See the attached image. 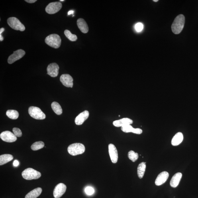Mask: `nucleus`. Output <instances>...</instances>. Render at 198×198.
Listing matches in <instances>:
<instances>
[{"label":"nucleus","instance_id":"nucleus-1","mask_svg":"<svg viewBox=\"0 0 198 198\" xmlns=\"http://www.w3.org/2000/svg\"><path fill=\"white\" fill-rule=\"evenodd\" d=\"M185 23V16L182 15L177 16L171 26L172 31L175 34H180L183 29Z\"/></svg>","mask_w":198,"mask_h":198},{"label":"nucleus","instance_id":"nucleus-2","mask_svg":"<svg viewBox=\"0 0 198 198\" xmlns=\"http://www.w3.org/2000/svg\"><path fill=\"white\" fill-rule=\"evenodd\" d=\"M45 42L49 46L54 48H58L61 46V40L58 35L52 34L47 37Z\"/></svg>","mask_w":198,"mask_h":198},{"label":"nucleus","instance_id":"nucleus-3","mask_svg":"<svg viewBox=\"0 0 198 198\" xmlns=\"http://www.w3.org/2000/svg\"><path fill=\"white\" fill-rule=\"evenodd\" d=\"M85 151L84 145L81 143H74L71 144L68 148V151L72 156H76L83 154Z\"/></svg>","mask_w":198,"mask_h":198},{"label":"nucleus","instance_id":"nucleus-4","mask_svg":"<svg viewBox=\"0 0 198 198\" xmlns=\"http://www.w3.org/2000/svg\"><path fill=\"white\" fill-rule=\"evenodd\" d=\"M22 177L26 180L38 179L41 176L39 172L34 169L29 168L24 170L22 173Z\"/></svg>","mask_w":198,"mask_h":198},{"label":"nucleus","instance_id":"nucleus-5","mask_svg":"<svg viewBox=\"0 0 198 198\" xmlns=\"http://www.w3.org/2000/svg\"><path fill=\"white\" fill-rule=\"evenodd\" d=\"M8 25L14 30L24 31L25 30V26L19 20L15 17H10L7 20Z\"/></svg>","mask_w":198,"mask_h":198},{"label":"nucleus","instance_id":"nucleus-6","mask_svg":"<svg viewBox=\"0 0 198 198\" xmlns=\"http://www.w3.org/2000/svg\"><path fill=\"white\" fill-rule=\"evenodd\" d=\"M28 112L31 117L37 120H44L46 116L39 108L35 107H30L28 109Z\"/></svg>","mask_w":198,"mask_h":198},{"label":"nucleus","instance_id":"nucleus-7","mask_svg":"<svg viewBox=\"0 0 198 198\" xmlns=\"http://www.w3.org/2000/svg\"><path fill=\"white\" fill-rule=\"evenodd\" d=\"M62 7V4L60 2H55L50 3L47 6L45 11L48 14H54L58 13Z\"/></svg>","mask_w":198,"mask_h":198},{"label":"nucleus","instance_id":"nucleus-8","mask_svg":"<svg viewBox=\"0 0 198 198\" xmlns=\"http://www.w3.org/2000/svg\"><path fill=\"white\" fill-rule=\"evenodd\" d=\"M25 54V51L22 49H19L15 51L13 54L8 58L7 62L9 64H13L15 61L21 58Z\"/></svg>","mask_w":198,"mask_h":198},{"label":"nucleus","instance_id":"nucleus-9","mask_svg":"<svg viewBox=\"0 0 198 198\" xmlns=\"http://www.w3.org/2000/svg\"><path fill=\"white\" fill-rule=\"evenodd\" d=\"M0 137L4 141L7 142H13L17 140L15 135L8 131L2 132L0 135Z\"/></svg>","mask_w":198,"mask_h":198},{"label":"nucleus","instance_id":"nucleus-10","mask_svg":"<svg viewBox=\"0 0 198 198\" xmlns=\"http://www.w3.org/2000/svg\"><path fill=\"white\" fill-rule=\"evenodd\" d=\"M67 186L63 183H59L55 187L53 191L54 197L55 198H60L64 194L66 191Z\"/></svg>","mask_w":198,"mask_h":198},{"label":"nucleus","instance_id":"nucleus-11","mask_svg":"<svg viewBox=\"0 0 198 198\" xmlns=\"http://www.w3.org/2000/svg\"><path fill=\"white\" fill-rule=\"evenodd\" d=\"M108 149L112 162L115 164L117 163L118 159V154L117 149L113 144H111L108 145Z\"/></svg>","mask_w":198,"mask_h":198},{"label":"nucleus","instance_id":"nucleus-12","mask_svg":"<svg viewBox=\"0 0 198 198\" xmlns=\"http://www.w3.org/2000/svg\"><path fill=\"white\" fill-rule=\"evenodd\" d=\"M59 67L56 63H51L47 68V74L52 77H56L58 76Z\"/></svg>","mask_w":198,"mask_h":198},{"label":"nucleus","instance_id":"nucleus-13","mask_svg":"<svg viewBox=\"0 0 198 198\" xmlns=\"http://www.w3.org/2000/svg\"><path fill=\"white\" fill-rule=\"evenodd\" d=\"M60 80L62 85L67 87L72 88L73 86V79L69 74H63L60 77Z\"/></svg>","mask_w":198,"mask_h":198},{"label":"nucleus","instance_id":"nucleus-14","mask_svg":"<svg viewBox=\"0 0 198 198\" xmlns=\"http://www.w3.org/2000/svg\"><path fill=\"white\" fill-rule=\"evenodd\" d=\"M89 116V112L87 111H85L77 116L75 119V123L77 125H81L83 123Z\"/></svg>","mask_w":198,"mask_h":198},{"label":"nucleus","instance_id":"nucleus-15","mask_svg":"<svg viewBox=\"0 0 198 198\" xmlns=\"http://www.w3.org/2000/svg\"><path fill=\"white\" fill-rule=\"evenodd\" d=\"M169 176V173L166 171H163L160 173L155 180V183L157 186L163 184L167 181Z\"/></svg>","mask_w":198,"mask_h":198},{"label":"nucleus","instance_id":"nucleus-16","mask_svg":"<svg viewBox=\"0 0 198 198\" xmlns=\"http://www.w3.org/2000/svg\"><path fill=\"white\" fill-rule=\"evenodd\" d=\"M132 123V120L128 118H124L119 120H115L113 122V125L116 127H122V126L131 125Z\"/></svg>","mask_w":198,"mask_h":198},{"label":"nucleus","instance_id":"nucleus-17","mask_svg":"<svg viewBox=\"0 0 198 198\" xmlns=\"http://www.w3.org/2000/svg\"><path fill=\"white\" fill-rule=\"evenodd\" d=\"M121 130L122 131L126 133L132 132V133L140 134L142 133V130L139 128H134L130 125H128L121 127Z\"/></svg>","mask_w":198,"mask_h":198},{"label":"nucleus","instance_id":"nucleus-18","mask_svg":"<svg viewBox=\"0 0 198 198\" xmlns=\"http://www.w3.org/2000/svg\"><path fill=\"white\" fill-rule=\"evenodd\" d=\"M77 25L81 31L83 33H87L89 31V27L86 22L83 18H79L77 20Z\"/></svg>","mask_w":198,"mask_h":198},{"label":"nucleus","instance_id":"nucleus-19","mask_svg":"<svg viewBox=\"0 0 198 198\" xmlns=\"http://www.w3.org/2000/svg\"><path fill=\"white\" fill-rule=\"evenodd\" d=\"M182 175V173H175L171 179L170 182L171 186L173 188L177 187L180 182Z\"/></svg>","mask_w":198,"mask_h":198},{"label":"nucleus","instance_id":"nucleus-20","mask_svg":"<svg viewBox=\"0 0 198 198\" xmlns=\"http://www.w3.org/2000/svg\"><path fill=\"white\" fill-rule=\"evenodd\" d=\"M183 135L181 132H177L175 135L171 140V144L173 146L178 145L183 141Z\"/></svg>","mask_w":198,"mask_h":198},{"label":"nucleus","instance_id":"nucleus-21","mask_svg":"<svg viewBox=\"0 0 198 198\" xmlns=\"http://www.w3.org/2000/svg\"><path fill=\"white\" fill-rule=\"evenodd\" d=\"M41 188L38 187L28 193L25 196V198H36L40 195L42 192Z\"/></svg>","mask_w":198,"mask_h":198},{"label":"nucleus","instance_id":"nucleus-22","mask_svg":"<svg viewBox=\"0 0 198 198\" xmlns=\"http://www.w3.org/2000/svg\"><path fill=\"white\" fill-rule=\"evenodd\" d=\"M13 156L11 154H4L0 156V165L2 166L13 160Z\"/></svg>","mask_w":198,"mask_h":198},{"label":"nucleus","instance_id":"nucleus-23","mask_svg":"<svg viewBox=\"0 0 198 198\" xmlns=\"http://www.w3.org/2000/svg\"><path fill=\"white\" fill-rule=\"evenodd\" d=\"M146 168V163L142 162L139 164L137 168V174L140 179L143 177Z\"/></svg>","mask_w":198,"mask_h":198},{"label":"nucleus","instance_id":"nucleus-24","mask_svg":"<svg viewBox=\"0 0 198 198\" xmlns=\"http://www.w3.org/2000/svg\"><path fill=\"white\" fill-rule=\"evenodd\" d=\"M53 111L57 115H61L62 113V110L61 106L56 102H53L51 105Z\"/></svg>","mask_w":198,"mask_h":198},{"label":"nucleus","instance_id":"nucleus-25","mask_svg":"<svg viewBox=\"0 0 198 198\" xmlns=\"http://www.w3.org/2000/svg\"><path fill=\"white\" fill-rule=\"evenodd\" d=\"M6 114L7 117L12 119H17L19 116L18 112L14 110H8Z\"/></svg>","mask_w":198,"mask_h":198},{"label":"nucleus","instance_id":"nucleus-26","mask_svg":"<svg viewBox=\"0 0 198 198\" xmlns=\"http://www.w3.org/2000/svg\"><path fill=\"white\" fill-rule=\"evenodd\" d=\"M44 144L42 141H38L34 143L31 146V148L33 150H40L44 147Z\"/></svg>","mask_w":198,"mask_h":198},{"label":"nucleus","instance_id":"nucleus-27","mask_svg":"<svg viewBox=\"0 0 198 198\" xmlns=\"http://www.w3.org/2000/svg\"><path fill=\"white\" fill-rule=\"evenodd\" d=\"M64 34L67 38L71 41L74 42L77 39V36L75 35L72 34L71 32L68 30H65L64 31Z\"/></svg>","mask_w":198,"mask_h":198},{"label":"nucleus","instance_id":"nucleus-28","mask_svg":"<svg viewBox=\"0 0 198 198\" xmlns=\"http://www.w3.org/2000/svg\"><path fill=\"white\" fill-rule=\"evenodd\" d=\"M128 156L130 160L134 162L138 160L139 155L138 153L135 152L133 150H130L128 153Z\"/></svg>","mask_w":198,"mask_h":198},{"label":"nucleus","instance_id":"nucleus-29","mask_svg":"<svg viewBox=\"0 0 198 198\" xmlns=\"http://www.w3.org/2000/svg\"><path fill=\"white\" fill-rule=\"evenodd\" d=\"M13 131L14 134L17 137H20L22 136V133L21 130L19 128H14Z\"/></svg>","mask_w":198,"mask_h":198},{"label":"nucleus","instance_id":"nucleus-30","mask_svg":"<svg viewBox=\"0 0 198 198\" xmlns=\"http://www.w3.org/2000/svg\"><path fill=\"white\" fill-rule=\"evenodd\" d=\"M85 192L88 195H91L94 192V190L90 186L87 187L85 189Z\"/></svg>","mask_w":198,"mask_h":198},{"label":"nucleus","instance_id":"nucleus-31","mask_svg":"<svg viewBox=\"0 0 198 198\" xmlns=\"http://www.w3.org/2000/svg\"><path fill=\"white\" fill-rule=\"evenodd\" d=\"M143 24L140 22H139V23L136 24L135 26V28L136 31L138 32L141 31L143 29Z\"/></svg>","mask_w":198,"mask_h":198},{"label":"nucleus","instance_id":"nucleus-32","mask_svg":"<svg viewBox=\"0 0 198 198\" xmlns=\"http://www.w3.org/2000/svg\"><path fill=\"white\" fill-rule=\"evenodd\" d=\"M13 164L14 166L15 167H17L18 166V165L19 164V163L18 162L17 160H15L14 161V162L13 163Z\"/></svg>","mask_w":198,"mask_h":198},{"label":"nucleus","instance_id":"nucleus-33","mask_svg":"<svg viewBox=\"0 0 198 198\" xmlns=\"http://www.w3.org/2000/svg\"><path fill=\"white\" fill-rule=\"evenodd\" d=\"M25 2L30 3H32L35 2L37 1L36 0H25Z\"/></svg>","mask_w":198,"mask_h":198},{"label":"nucleus","instance_id":"nucleus-34","mask_svg":"<svg viewBox=\"0 0 198 198\" xmlns=\"http://www.w3.org/2000/svg\"><path fill=\"white\" fill-rule=\"evenodd\" d=\"M73 13H74V11H69L68 13V15H71V14H73Z\"/></svg>","mask_w":198,"mask_h":198},{"label":"nucleus","instance_id":"nucleus-35","mask_svg":"<svg viewBox=\"0 0 198 198\" xmlns=\"http://www.w3.org/2000/svg\"><path fill=\"white\" fill-rule=\"evenodd\" d=\"M159 1V0H153V1L154 2H157Z\"/></svg>","mask_w":198,"mask_h":198},{"label":"nucleus","instance_id":"nucleus-36","mask_svg":"<svg viewBox=\"0 0 198 198\" xmlns=\"http://www.w3.org/2000/svg\"><path fill=\"white\" fill-rule=\"evenodd\" d=\"M60 1H64V0H60Z\"/></svg>","mask_w":198,"mask_h":198},{"label":"nucleus","instance_id":"nucleus-37","mask_svg":"<svg viewBox=\"0 0 198 198\" xmlns=\"http://www.w3.org/2000/svg\"><path fill=\"white\" fill-rule=\"evenodd\" d=\"M119 117H120V115H119Z\"/></svg>","mask_w":198,"mask_h":198}]
</instances>
